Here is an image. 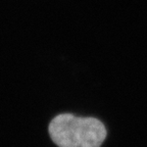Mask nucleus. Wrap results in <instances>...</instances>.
Masks as SVG:
<instances>
[{
	"label": "nucleus",
	"mask_w": 147,
	"mask_h": 147,
	"mask_svg": "<svg viewBox=\"0 0 147 147\" xmlns=\"http://www.w3.org/2000/svg\"><path fill=\"white\" fill-rule=\"evenodd\" d=\"M48 133L57 147H100L107 136L105 126L98 119L71 113L53 117Z\"/></svg>",
	"instance_id": "1"
}]
</instances>
